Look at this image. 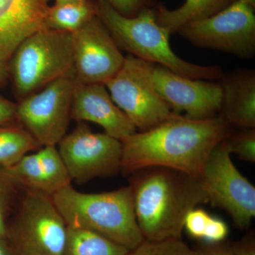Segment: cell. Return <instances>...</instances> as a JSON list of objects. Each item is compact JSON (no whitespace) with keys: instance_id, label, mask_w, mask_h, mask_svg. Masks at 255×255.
I'll return each instance as SVG.
<instances>
[{"instance_id":"8992f818","label":"cell","mask_w":255,"mask_h":255,"mask_svg":"<svg viewBox=\"0 0 255 255\" xmlns=\"http://www.w3.org/2000/svg\"><path fill=\"white\" fill-rule=\"evenodd\" d=\"M16 214L8 221L7 240L16 255H63L68 227L52 196L24 191Z\"/></svg>"},{"instance_id":"5bb4252c","label":"cell","mask_w":255,"mask_h":255,"mask_svg":"<svg viewBox=\"0 0 255 255\" xmlns=\"http://www.w3.org/2000/svg\"><path fill=\"white\" fill-rule=\"evenodd\" d=\"M0 181L15 191H38L51 196L72 182L54 145L43 146L12 165L0 168Z\"/></svg>"},{"instance_id":"f546056e","label":"cell","mask_w":255,"mask_h":255,"mask_svg":"<svg viewBox=\"0 0 255 255\" xmlns=\"http://www.w3.org/2000/svg\"><path fill=\"white\" fill-rule=\"evenodd\" d=\"M234 255H255V233L251 231L232 244Z\"/></svg>"},{"instance_id":"d6986e66","label":"cell","mask_w":255,"mask_h":255,"mask_svg":"<svg viewBox=\"0 0 255 255\" xmlns=\"http://www.w3.org/2000/svg\"><path fill=\"white\" fill-rule=\"evenodd\" d=\"M96 16L97 5L90 0L55 4L47 11L45 27L73 33Z\"/></svg>"},{"instance_id":"cb8c5ba5","label":"cell","mask_w":255,"mask_h":255,"mask_svg":"<svg viewBox=\"0 0 255 255\" xmlns=\"http://www.w3.org/2000/svg\"><path fill=\"white\" fill-rule=\"evenodd\" d=\"M211 217V215L204 209L194 208L186 216L184 222V231L191 238L201 243Z\"/></svg>"},{"instance_id":"277c9868","label":"cell","mask_w":255,"mask_h":255,"mask_svg":"<svg viewBox=\"0 0 255 255\" xmlns=\"http://www.w3.org/2000/svg\"><path fill=\"white\" fill-rule=\"evenodd\" d=\"M97 16L119 48L130 55L168 68L184 77L219 81L223 72L218 66L189 63L174 53L169 44L170 33L156 19L155 7L142 10L136 16L119 14L105 0H96Z\"/></svg>"},{"instance_id":"9a60e30c","label":"cell","mask_w":255,"mask_h":255,"mask_svg":"<svg viewBox=\"0 0 255 255\" xmlns=\"http://www.w3.org/2000/svg\"><path fill=\"white\" fill-rule=\"evenodd\" d=\"M71 119L100 126L105 133L121 141L137 132L136 128L114 103L104 84L75 82L71 105Z\"/></svg>"},{"instance_id":"4fadbf2b","label":"cell","mask_w":255,"mask_h":255,"mask_svg":"<svg viewBox=\"0 0 255 255\" xmlns=\"http://www.w3.org/2000/svg\"><path fill=\"white\" fill-rule=\"evenodd\" d=\"M152 83L174 113L192 119L213 118L219 114L222 90L219 81L182 76L150 63Z\"/></svg>"},{"instance_id":"7c38bea8","label":"cell","mask_w":255,"mask_h":255,"mask_svg":"<svg viewBox=\"0 0 255 255\" xmlns=\"http://www.w3.org/2000/svg\"><path fill=\"white\" fill-rule=\"evenodd\" d=\"M72 35L75 82L105 85L119 73L125 57L98 16Z\"/></svg>"},{"instance_id":"3957f363","label":"cell","mask_w":255,"mask_h":255,"mask_svg":"<svg viewBox=\"0 0 255 255\" xmlns=\"http://www.w3.org/2000/svg\"><path fill=\"white\" fill-rule=\"evenodd\" d=\"M52 199L68 227L97 233L130 251L144 241L130 186L107 192L84 193L70 184Z\"/></svg>"},{"instance_id":"e0dca14e","label":"cell","mask_w":255,"mask_h":255,"mask_svg":"<svg viewBox=\"0 0 255 255\" xmlns=\"http://www.w3.org/2000/svg\"><path fill=\"white\" fill-rule=\"evenodd\" d=\"M219 82L222 90V100L218 116L229 127L255 128L254 70L242 69L223 73Z\"/></svg>"},{"instance_id":"d6a6232c","label":"cell","mask_w":255,"mask_h":255,"mask_svg":"<svg viewBox=\"0 0 255 255\" xmlns=\"http://www.w3.org/2000/svg\"><path fill=\"white\" fill-rule=\"evenodd\" d=\"M236 1H241L251 6L252 7L255 8V0H236Z\"/></svg>"},{"instance_id":"603a6c76","label":"cell","mask_w":255,"mask_h":255,"mask_svg":"<svg viewBox=\"0 0 255 255\" xmlns=\"http://www.w3.org/2000/svg\"><path fill=\"white\" fill-rule=\"evenodd\" d=\"M231 154H236L242 160L255 162V129H241L236 133L228 132L224 139Z\"/></svg>"},{"instance_id":"484cf974","label":"cell","mask_w":255,"mask_h":255,"mask_svg":"<svg viewBox=\"0 0 255 255\" xmlns=\"http://www.w3.org/2000/svg\"><path fill=\"white\" fill-rule=\"evenodd\" d=\"M229 235V227L227 223L219 218L211 216L202 241L200 243L216 244L223 243Z\"/></svg>"},{"instance_id":"7a4b0ae2","label":"cell","mask_w":255,"mask_h":255,"mask_svg":"<svg viewBox=\"0 0 255 255\" xmlns=\"http://www.w3.org/2000/svg\"><path fill=\"white\" fill-rule=\"evenodd\" d=\"M130 176L135 218L145 241L182 238L188 213L209 203L199 176L157 167Z\"/></svg>"},{"instance_id":"1f68e13d","label":"cell","mask_w":255,"mask_h":255,"mask_svg":"<svg viewBox=\"0 0 255 255\" xmlns=\"http://www.w3.org/2000/svg\"><path fill=\"white\" fill-rule=\"evenodd\" d=\"M0 255H16L7 238H0Z\"/></svg>"},{"instance_id":"f1b7e54d","label":"cell","mask_w":255,"mask_h":255,"mask_svg":"<svg viewBox=\"0 0 255 255\" xmlns=\"http://www.w3.org/2000/svg\"><path fill=\"white\" fill-rule=\"evenodd\" d=\"M16 110V104L0 95V127L17 124Z\"/></svg>"},{"instance_id":"7402d4cb","label":"cell","mask_w":255,"mask_h":255,"mask_svg":"<svg viewBox=\"0 0 255 255\" xmlns=\"http://www.w3.org/2000/svg\"><path fill=\"white\" fill-rule=\"evenodd\" d=\"M128 255H195L182 238L165 240L162 241H143Z\"/></svg>"},{"instance_id":"d4e9b609","label":"cell","mask_w":255,"mask_h":255,"mask_svg":"<svg viewBox=\"0 0 255 255\" xmlns=\"http://www.w3.org/2000/svg\"><path fill=\"white\" fill-rule=\"evenodd\" d=\"M119 14L128 17L136 16L142 10L155 7V0H105Z\"/></svg>"},{"instance_id":"ba28073f","label":"cell","mask_w":255,"mask_h":255,"mask_svg":"<svg viewBox=\"0 0 255 255\" xmlns=\"http://www.w3.org/2000/svg\"><path fill=\"white\" fill-rule=\"evenodd\" d=\"M225 140L211 152L201 171L211 205L226 211L238 229L247 230L255 216V187L236 167Z\"/></svg>"},{"instance_id":"5b68a950","label":"cell","mask_w":255,"mask_h":255,"mask_svg":"<svg viewBox=\"0 0 255 255\" xmlns=\"http://www.w3.org/2000/svg\"><path fill=\"white\" fill-rule=\"evenodd\" d=\"M9 62L14 91L23 100L58 79L74 75L73 35L42 28L18 45Z\"/></svg>"},{"instance_id":"836d02e7","label":"cell","mask_w":255,"mask_h":255,"mask_svg":"<svg viewBox=\"0 0 255 255\" xmlns=\"http://www.w3.org/2000/svg\"><path fill=\"white\" fill-rule=\"evenodd\" d=\"M85 0H55V4H60V3L74 2V1H82Z\"/></svg>"},{"instance_id":"ac0fdd59","label":"cell","mask_w":255,"mask_h":255,"mask_svg":"<svg viewBox=\"0 0 255 255\" xmlns=\"http://www.w3.org/2000/svg\"><path fill=\"white\" fill-rule=\"evenodd\" d=\"M236 0H185L175 9L162 4L155 6L156 19L170 34L177 33L186 23L210 17L227 8Z\"/></svg>"},{"instance_id":"44dd1931","label":"cell","mask_w":255,"mask_h":255,"mask_svg":"<svg viewBox=\"0 0 255 255\" xmlns=\"http://www.w3.org/2000/svg\"><path fill=\"white\" fill-rule=\"evenodd\" d=\"M39 147L31 134L18 124L0 127V168L12 165Z\"/></svg>"},{"instance_id":"30bf717a","label":"cell","mask_w":255,"mask_h":255,"mask_svg":"<svg viewBox=\"0 0 255 255\" xmlns=\"http://www.w3.org/2000/svg\"><path fill=\"white\" fill-rule=\"evenodd\" d=\"M74 75L63 77L16 104V123L41 147L57 146L71 120Z\"/></svg>"},{"instance_id":"8fae6325","label":"cell","mask_w":255,"mask_h":255,"mask_svg":"<svg viewBox=\"0 0 255 255\" xmlns=\"http://www.w3.org/2000/svg\"><path fill=\"white\" fill-rule=\"evenodd\" d=\"M57 147L70 179L79 184L120 172L122 141L105 132L92 131L83 122L67 133Z\"/></svg>"},{"instance_id":"83f0119b","label":"cell","mask_w":255,"mask_h":255,"mask_svg":"<svg viewBox=\"0 0 255 255\" xmlns=\"http://www.w3.org/2000/svg\"><path fill=\"white\" fill-rule=\"evenodd\" d=\"M194 251L195 255H234L232 245L226 241L216 244L200 243Z\"/></svg>"},{"instance_id":"ffe728a7","label":"cell","mask_w":255,"mask_h":255,"mask_svg":"<svg viewBox=\"0 0 255 255\" xmlns=\"http://www.w3.org/2000/svg\"><path fill=\"white\" fill-rule=\"evenodd\" d=\"M130 251L97 233L68 227L63 255H128Z\"/></svg>"},{"instance_id":"52a82bcc","label":"cell","mask_w":255,"mask_h":255,"mask_svg":"<svg viewBox=\"0 0 255 255\" xmlns=\"http://www.w3.org/2000/svg\"><path fill=\"white\" fill-rule=\"evenodd\" d=\"M105 85L114 103L139 131L153 128L177 114L156 90L150 62L127 55L119 73Z\"/></svg>"},{"instance_id":"9c48e42d","label":"cell","mask_w":255,"mask_h":255,"mask_svg":"<svg viewBox=\"0 0 255 255\" xmlns=\"http://www.w3.org/2000/svg\"><path fill=\"white\" fill-rule=\"evenodd\" d=\"M196 47L228 52L241 58L255 53V8L236 1L210 17L191 21L177 31Z\"/></svg>"},{"instance_id":"6da1fadb","label":"cell","mask_w":255,"mask_h":255,"mask_svg":"<svg viewBox=\"0 0 255 255\" xmlns=\"http://www.w3.org/2000/svg\"><path fill=\"white\" fill-rule=\"evenodd\" d=\"M230 128L219 116L192 119L175 114L160 125L135 132L122 141L120 172L128 176L140 169L157 167L199 176Z\"/></svg>"},{"instance_id":"2e32d148","label":"cell","mask_w":255,"mask_h":255,"mask_svg":"<svg viewBox=\"0 0 255 255\" xmlns=\"http://www.w3.org/2000/svg\"><path fill=\"white\" fill-rule=\"evenodd\" d=\"M50 0H0V57L9 62L18 45L45 28Z\"/></svg>"},{"instance_id":"4316f807","label":"cell","mask_w":255,"mask_h":255,"mask_svg":"<svg viewBox=\"0 0 255 255\" xmlns=\"http://www.w3.org/2000/svg\"><path fill=\"white\" fill-rule=\"evenodd\" d=\"M15 192L0 181V238H7V217Z\"/></svg>"},{"instance_id":"4dcf8cb0","label":"cell","mask_w":255,"mask_h":255,"mask_svg":"<svg viewBox=\"0 0 255 255\" xmlns=\"http://www.w3.org/2000/svg\"><path fill=\"white\" fill-rule=\"evenodd\" d=\"M9 76V65L0 57V87L6 85Z\"/></svg>"}]
</instances>
